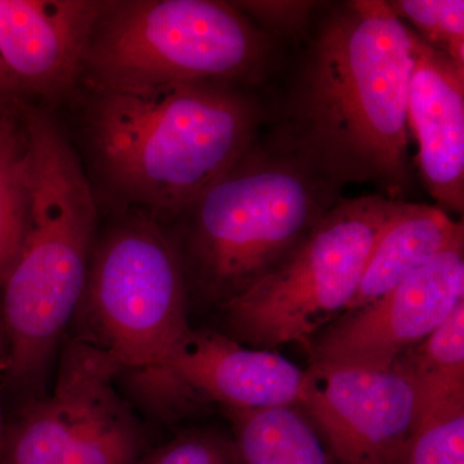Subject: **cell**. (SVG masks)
Returning <instances> with one entry per match:
<instances>
[{
  "label": "cell",
  "instance_id": "obj_13",
  "mask_svg": "<svg viewBox=\"0 0 464 464\" xmlns=\"http://www.w3.org/2000/svg\"><path fill=\"white\" fill-rule=\"evenodd\" d=\"M409 130L427 190L445 212L464 210V69L411 30Z\"/></svg>",
  "mask_w": 464,
  "mask_h": 464
},
{
  "label": "cell",
  "instance_id": "obj_1",
  "mask_svg": "<svg viewBox=\"0 0 464 464\" xmlns=\"http://www.w3.org/2000/svg\"><path fill=\"white\" fill-rule=\"evenodd\" d=\"M411 29L389 2L353 0L325 18L295 102V150L329 182L374 183L400 200L411 181Z\"/></svg>",
  "mask_w": 464,
  "mask_h": 464
},
{
  "label": "cell",
  "instance_id": "obj_9",
  "mask_svg": "<svg viewBox=\"0 0 464 464\" xmlns=\"http://www.w3.org/2000/svg\"><path fill=\"white\" fill-rule=\"evenodd\" d=\"M124 380L155 413H177L200 399L234 411H261L301 404L306 372L274 351L191 329L163 365L127 373Z\"/></svg>",
  "mask_w": 464,
  "mask_h": 464
},
{
  "label": "cell",
  "instance_id": "obj_2",
  "mask_svg": "<svg viewBox=\"0 0 464 464\" xmlns=\"http://www.w3.org/2000/svg\"><path fill=\"white\" fill-rule=\"evenodd\" d=\"M93 94L88 139L101 176L152 218L183 215L253 146L257 110L234 85Z\"/></svg>",
  "mask_w": 464,
  "mask_h": 464
},
{
  "label": "cell",
  "instance_id": "obj_4",
  "mask_svg": "<svg viewBox=\"0 0 464 464\" xmlns=\"http://www.w3.org/2000/svg\"><path fill=\"white\" fill-rule=\"evenodd\" d=\"M329 182L295 151L250 148L188 210V248L213 298L232 297L279 264L333 201Z\"/></svg>",
  "mask_w": 464,
  "mask_h": 464
},
{
  "label": "cell",
  "instance_id": "obj_7",
  "mask_svg": "<svg viewBox=\"0 0 464 464\" xmlns=\"http://www.w3.org/2000/svg\"><path fill=\"white\" fill-rule=\"evenodd\" d=\"M75 316L83 324L78 338L119 375L167 362L191 331L188 284L181 253L155 218L127 217L101 235Z\"/></svg>",
  "mask_w": 464,
  "mask_h": 464
},
{
  "label": "cell",
  "instance_id": "obj_6",
  "mask_svg": "<svg viewBox=\"0 0 464 464\" xmlns=\"http://www.w3.org/2000/svg\"><path fill=\"white\" fill-rule=\"evenodd\" d=\"M405 204L372 194L329 208L279 264L226 299L230 337L264 350L308 347L346 314L375 243Z\"/></svg>",
  "mask_w": 464,
  "mask_h": 464
},
{
  "label": "cell",
  "instance_id": "obj_20",
  "mask_svg": "<svg viewBox=\"0 0 464 464\" xmlns=\"http://www.w3.org/2000/svg\"><path fill=\"white\" fill-rule=\"evenodd\" d=\"M232 457V447L208 436L194 435L149 451L139 464H225Z\"/></svg>",
  "mask_w": 464,
  "mask_h": 464
},
{
  "label": "cell",
  "instance_id": "obj_16",
  "mask_svg": "<svg viewBox=\"0 0 464 464\" xmlns=\"http://www.w3.org/2000/svg\"><path fill=\"white\" fill-rule=\"evenodd\" d=\"M228 413L237 464H331L313 424L295 408Z\"/></svg>",
  "mask_w": 464,
  "mask_h": 464
},
{
  "label": "cell",
  "instance_id": "obj_8",
  "mask_svg": "<svg viewBox=\"0 0 464 464\" xmlns=\"http://www.w3.org/2000/svg\"><path fill=\"white\" fill-rule=\"evenodd\" d=\"M118 375L99 348L67 342L52 392L3 430L0 464H139L148 436L116 391Z\"/></svg>",
  "mask_w": 464,
  "mask_h": 464
},
{
  "label": "cell",
  "instance_id": "obj_19",
  "mask_svg": "<svg viewBox=\"0 0 464 464\" xmlns=\"http://www.w3.org/2000/svg\"><path fill=\"white\" fill-rule=\"evenodd\" d=\"M393 464H464V411L418 423Z\"/></svg>",
  "mask_w": 464,
  "mask_h": 464
},
{
  "label": "cell",
  "instance_id": "obj_11",
  "mask_svg": "<svg viewBox=\"0 0 464 464\" xmlns=\"http://www.w3.org/2000/svg\"><path fill=\"white\" fill-rule=\"evenodd\" d=\"M301 405L341 464H393L418 423L413 381L396 365L311 364Z\"/></svg>",
  "mask_w": 464,
  "mask_h": 464
},
{
  "label": "cell",
  "instance_id": "obj_3",
  "mask_svg": "<svg viewBox=\"0 0 464 464\" xmlns=\"http://www.w3.org/2000/svg\"><path fill=\"white\" fill-rule=\"evenodd\" d=\"M29 141L25 231L0 288L5 378L38 392L75 319L96 246L97 206L83 164L50 115L18 102Z\"/></svg>",
  "mask_w": 464,
  "mask_h": 464
},
{
  "label": "cell",
  "instance_id": "obj_24",
  "mask_svg": "<svg viewBox=\"0 0 464 464\" xmlns=\"http://www.w3.org/2000/svg\"><path fill=\"white\" fill-rule=\"evenodd\" d=\"M7 109H8L7 101L0 100V116L5 114V111Z\"/></svg>",
  "mask_w": 464,
  "mask_h": 464
},
{
  "label": "cell",
  "instance_id": "obj_5",
  "mask_svg": "<svg viewBox=\"0 0 464 464\" xmlns=\"http://www.w3.org/2000/svg\"><path fill=\"white\" fill-rule=\"evenodd\" d=\"M266 53L265 36L232 2L108 0L82 78L93 92L234 85L252 79Z\"/></svg>",
  "mask_w": 464,
  "mask_h": 464
},
{
  "label": "cell",
  "instance_id": "obj_15",
  "mask_svg": "<svg viewBox=\"0 0 464 464\" xmlns=\"http://www.w3.org/2000/svg\"><path fill=\"white\" fill-rule=\"evenodd\" d=\"M393 365L413 381L418 423L464 411V302Z\"/></svg>",
  "mask_w": 464,
  "mask_h": 464
},
{
  "label": "cell",
  "instance_id": "obj_18",
  "mask_svg": "<svg viewBox=\"0 0 464 464\" xmlns=\"http://www.w3.org/2000/svg\"><path fill=\"white\" fill-rule=\"evenodd\" d=\"M389 5L422 41L464 69L463 0H395Z\"/></svg>",
  "mask_w": 464,
  "mask_h": 464
},
{
  "label": "cell",
  "instance_id": "obj_23",
  "mask_svg": "<svg viewBox=\"0 0 464 464\" xmlns=\"http://www.w3.org/2000/svg\"><path fill=\"white\" fill-rule=\"evenodd\" d=\"M14 97L11 82H9L7 72H5V67L3 65L2 58H0V100L7 101L8 99H14Z\"/></svg>",
  "mask_w": 464,
  "mask_h": 464
},
{
  "label": "cell",
  "instance_id": "obj_14",
  "mask_svg": "<svg viewBox=\"0 0 464 464\" xmlns=\"http://www.w3.org/2000/svg\"><path fill=\"white\" fill-rule=\"evenodd\" d=\"M460 244H464L462 222L454 221L441 208L406 203L375 243L346 314L373 304L441 253Z\"/></svg>",
  "mask_w": 464,
  "mask_h": 464
},
{
  "label": "cell",
  "instance_id": "obj_25",
  "mask_svg": "<svg viewBox=\"0 0 464 464\" xmlns=\"http://www.w3.org/2000/svg\"><path fill=\"white\" fill-rule=\"evenodd\" d=\"M225 464H237V459H235V456L231 458L230 460H228L227 463H225Z\"/></svg>",
  "mask_w": 464,
  "mask_h": 464
},
{
  "label": "cell",
  "instance_id": "obj_21",
  "mask_svg": "<svg viewBox=\"0 0 464 464\" xmlns=\"http://www.w3.org/2000/svg\"><path fill=\"white\" fill-rule=\"evenodd\" d=\"M246 14L258 21L259 24L271 27L276 32H295L307 23L311 12L315 9V2H232Z\"/></svg>",
  "mask_w": 464,
  "mask_h": 464
},
{
  "label": "cell",
  "instance_id": "obj_17",
  "mask_svg": "<svg viewBox=\"0 0 464 464\" xmlns=\"http://www.w3.org/2000/svg\"><path fill=\"white\" fill-rule=\"evenodd\" d=\"M29 141L14 106L0 116V288L14 265L26 225Z\"/></svg>",
  "mask_w": 464,
  "mask_h": 464
},
{
  "label": "cell",
  "instance_id": "obj_10",
  "mask_svg": "<svg viewBox=\"0 0 464 464\" xmlns=\"http://www.w3.org/2000/svg\"><path fill=\"white\" fill-rule=\"evenodd\" d=\"M464 302V244L441 253L373 304L335 320L311 343V364L389 369Z\"/></svg>",
  "mask_w": 464,
  "mask_h": 464
},
{
  "label": "cell",
  "instance_id": "obj_12",
  "mask_svg": "<svg viewBox=\"0 0 464 464\" xmlns=\"http://www.w3.org/2000/svg\"><path fill=\"white\" fill-rule=\"evenodd\" d=\"M105 0H0V58L16 94L63 99L82 78Z\"/></svg>",
  "mask_w": 464,
  "mask_h": 464
},
{
  "label": "cell",
  "instance_id": "obj_22",
  "mask_svg": "<svg viewBox=\"0 0 464 464\" xmlns=\"http://www.w3.org/2000/svg\"><path fill=\"white\" fill-rule=\"evenodd\" d=\"M5 368H7V341H5V331H3L2 322H0V378L5 377ZM2 417H0V439H2Z\"/></svg>",
  "mask_w": 464,
  "mask_h": 464
}]
</instances>
